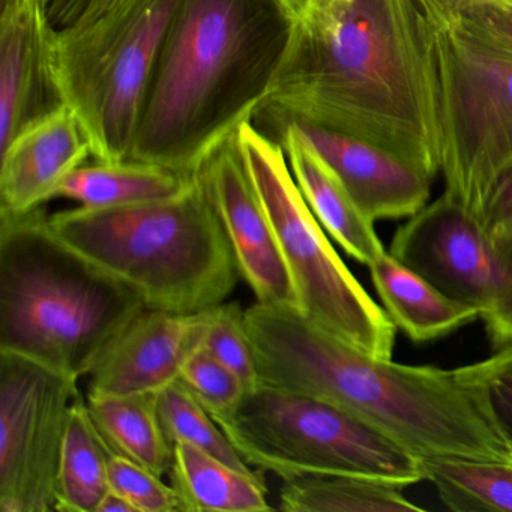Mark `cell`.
<instances>
[{
  "label": "cell",
  "instance_id": "6da1fadb",
  "mask_svg": "<svg viewBox=\"0 0 512 512\" xmlns=\"http://www.w3.org/2000/svg\"><path fill=\"white\" fill-rule=\"evenodd\" d=\"M257 116L365 140L436 178V40L418 0H313Z\"/></svg>",
  "mask_w": 512,
  "mask_h": 512
},
{
  "label": "cell",
  "instance_id": "7a4b0ae2",
  "mask_svg": "<svg viewBox=\"0 0 512 512\" xmlns=\"http://www.w3.org/2000/svg\"><path fill=\"white\" fill-rule=\"evenodd\" d=\"M260 383L352 413L416 457L512 463V443L466 367L398 364L350 346L298 305L245 310Z\"/></svg>",
  "mask_w": 512,
  "mask_h": 512
},
{
  "label": "cell",
  "instance_id": "3957f363",
  "mask_svg": "<svg viewBox=\"0 0 512 512\" xmlns=\"http://www.w3.org/2000/svg\"><path fill=\"white\" fill-rule=\"evenodd\" d=\"M290 26L278 0H179L128 161L193 175L262 109Z\"/></svg>",
  "mask_w": 512,
  "mask_h": 512
},
{
  "label": "cell",
  "instance_id": "277c9868",
  "mask_svg": "<svg viewBox=\"0 0 512 512\" xmlns=\"http://www.w3.org/2000/svg\"><path fill=\"white\" fill-rule=\"evenodd\" d=\"M55 235L146 308L197 314L226 301L241 277L199 178L184 193L127 208L49 214Z\"/></svg>",
  "mask_w": 512,
  "mask_h": 512
},
{
  "label": "cell",
  "instance_id": "5b68a950",
  "mask_svg": "<svg viewBox=\"0 0 512 512\" xmlns=\"http://www.w3.org/2000/svg\"><path fill=\"white\" fill-rule=\"evenodd\" d=\"M145 305L53 232L44 208L0 214V350L86 377Z\"/></svg>",
  "mask_w": 512,
  "mask_h": 512
},
{
  "label": "cell",
  "instance_id": "8992f818",
  "mask_svg": "<svg viewBox=\"0 0 512 512\" xmlns=\"http://www.w3.org/2000/svg\"><path fill=\"white\" fill-rule=\"evenodd\" d=\"M178 4L179 0H107L58 29L62 97L85 127L94 160H130Z\"/></svg>",
  "mask_w": 512,
  "mask_h": 512
},
{
  "label": "cell",
  "instance_id": "52a82bcc",
  "mask_svg": "<svg viewBox=\"0 0 512 512\" xmlns=\"http://www.w3.org/2000/svg\"><path fill=\"white\" fill-rule=\"evenodd\" d=\"M254 469L283 481L364 476L406 488L425 481L424 461L352 413L319 398L260 385L214 418Z\"/></svg>",
  "mask_w": 512,
  "mask_h": 512
},
{
  "label": "cell",
  "instance_id": "ba28073f",
  "mask_svg": "<svg viewBox=\"0 0 512 512\" xmlns=\"http://www.w3.org/2000/svg\"><path fill=\"white\" fill-rule=\"evenodd\" d=\"M238 140L292 278L299 310L350 346L392 359L397 328L332 247L296 185L281 143L253 121L238 128Z\"/></svg>",
  "mask_w": 512,
  "mask_h": 512
},
{
  "label": "cell",
  "instance_id": "9c48e42d",
  "mask_svg": "<svg viewBox=\"0 0 512 512\" xmlns=\"http://www.w3.org/2000/svg\"><path fill=\"white\" fill-rule=\"evenodd\" d=\"M431 25L443 193L481 218L512 167V58L451 26Z\"/></svg>",
  "mask_w": 512,
  "mask_h": 512
},
{
  "label": "cell",
  "instance_id": "30bf717a",
  "mask_svg": "<svg viewBox=\"0 0 512 512\" xmlns=\"http://www.w3.org/2000/svg\"><path fill=\"white\" fill-rule=\"evenodd\" d=\"M77 383L43 362L0 350V512L56 511Z\"/></svg>",
  "mask_w": 512,
  "mask_h": 512
},
{
  "label": "cell",
  "instance_id": "8fae6325",
  "mask_svg": "<svg viewBox=\"0 0 512 512\" xmlns=\"http://www.w3.org/2000/svg\"><path fill=\"white\" fill-rule=\"evenodd\" d=\"M389 254L481 319L496 305L502 275L484 223L445 193L395 232Z\"/></svg>",
  "mask_w": 512,
  "mask_h": 512
},
{
  "label": "cell",
  "instance_id": "7c38bea8",
  "mask_svg": "<svg viewBox=\"0 0 512 512\" xmlns=\"http://www.w3.org/2000/svg\"><path fill=\"white\" fill-rule=\"evenodd\" d=\"M194 173L217 211L239 275L256 302L298 305L271 221L245 166L238 130L217 143Z\"/></svg>",
  "mask_w": 512,
  "mask_h": 512
},
{
  "label": "cell",
  "instance_id": "4fadbf2b",
  "mask_svg": "<svg viewBox=\"0 0 512 512\" xmlns=\"http://www.w3.org/2000/svg\"><path fill=\"white\" fill-rule=\"evenodd\" d=\"M65 106L46 0H0V149Z\"/></svg>",
  "mask_w": 512,
  "mask_h": 512
},
{
  "label": "cell",
  "instance_id": "5bb4252c",
  "mask_svg": "<svg viewBox=\"0 0 512 512\" xmlns=\"http://www.w3.org/2000/svg\"><path fill=\"white\" fill-rule=\"evenodd\" d=\"M203 311L176 314L140 310L98 353L88 374V394L160 392L181 376L182 367L202 347Z\"/></svg>",
  "mask_w": 512,
  "mask_h": 512
},
{
  "label": "cell",
  "instance_id": "9a60e30c",
  "mask_svg": "<svg viewBox=\"0 0 512 512\" xmlns=\"http://www.w3.org/2000/svg\"><path fill=\"white\" fill-rule=\"evenodd\" d=\"M91 157L88 133L67 104L32 122L0 149V214L44 208Z\"/></svg>",
  "mask_w": 512,
  "mask_h": 512
},
{
  "label": "cell",
  "instance_id": "2e32d148",
  "mask_svg": "<svg viewBox=\"0 0 512 512\" xmlns=\"http://www.w3.org/2000/svg\"><path fill=\"white\" fill-rule=\"evenodd\" d=\"M296 125L373 221L400 220L421 211L433 178L373 143L314 125Z\"/></svg>",
  "mask_w": 512,
  "mask_h": 512
},
{
  "label": "cell",
  "instance_id": "e0dca14e",
  "mask_svg": "<svg viewBox=\"0 0 512 512\" xmlns=\"http://www.w3.org/2000/svg\"><path fill=\"white\" fill-rule=\"evenodd\" d=\"M278 140L305 202L325 232L362 265L370 266L386 253L374 223L353 199L332 167L292 122L277 124Z\"/></svg>",
  "mask_w": 512,
  "mask_h": 512
},
{
  "label": "cell",
  "instance_id": "ac0fdd59",
  "mask_svg": "<svg viewBox=\"0 0 512 512\" xmlns=\"http://www.w3.org/2000/svg\"><path fill=\"white\" fill-rule=\"evenodd\" d=\"M370 269L383 310L415 343L439 340L481 319L478 308L443 295L386 251Z\"/></svg>",
  "mask_w": 512,
  "mask_h": 512
},
{
  "label": "cell",
  "instance_id": "d6986e66",
  "mask_svg": "<svg viewBox=\"0 0 512 512\" xmlns=\"http://www.w3.org/2000/svg\"><path fill=\"white\" fill-rule=\"evenodd\" d=\"M169 476L179 511H272L262 470L244 472L188 443H175Z\"/></svg>",
  "mask_w": 512,
  "mask_h": 512
},
{
  "label": "cell",
  "instance_id": "ffe728a7",
  "mask_svg": "<svg viewBox=\"0 0 512 512\" xmlns=\"http://www.w3.org/2000/svg\"><path fill=\"white\" fill-rule=\"evenodd\" d=\"M157 394H86V406L112 454L163 478L172 469L175 445L161 424Z\"/></svg>",
  "mask_w": 512,
  "mask_h": 512
},
{
  "label": "cell",
  "instance_id": "44dd1931",
  "mask_svg": "<svg viewBox=\"0 0 512 512\" xmlns=\"http://www.w3.org/2000/svg\"><path fill=\"white\" fill-rule=\"evenodd\" d=\"M193 181L194 173L190 175L157 164L95 160L74 170L62 184L58 197L83 208H127L178 196Z\"/></svg>",
  "mask_w": 512,
  "mask_h": 512
},
{
  "label": "cell",
  "instance_id": "7402d4cb",
  "mask_svg": "<svg viewBox=\"0 0 512 512\" xmlns=\"http://www.w3.org/2000/svg\"><path fill=\"white\" fill-rule=\"evenodd\" d=\"M112 452L101 439L80 395L71 407L59 463L56 511L98 512L110 491Z\"/></svg>",
  "mask_w": 512,
  "mask_h": 512
},
{
  "label": "cell",
  "instance_id": "603a6c76",
  "mask_svg": "<svg viewBox=\"0 0 512 512\" xmlns=\"http://www.w3.org/2000/svg\"><path fill=\"white\" fill-rule=\"evenodd\" d=\"M280 509L287 512H422L403 488L377 479L340 473L283 481Z\"/></svg>",
  "mask_w": 512,
  "mask_h": 512
},
{
  "label": "cell",
  "instance_id": "cb8c5ba5",
  "mask_svg": "<svg viewBox=\"0 0 512 512\" xmlns=\"http://www.w3.org/2000/svg\"><path fill=\"white\" fill-rule=\"evenodd\" d=\"M424 470L425 481L452 511L512 512V463L431 458L424 460Z\"/></svg>",
  "mask_w": 512,
  "mask_h": 512
},
{
  "label": "cell",
  "instance_id": "d4e9b609",
  "mask_svg": "<svg viewBox=\"0 0 512 512\" xmlns=\"http://www.w3.org/2000/svg\"><path fill=\"white\" fill-rule=\"evenodd\" d=\"M158 415L170 442L196 446L244 472H257L239 454L214 416L176 380L157 394Z\"/></svg>",
  "mask_w": 512,
  "mask_h": 512
},
{
  "label": "cell",
  "instance_id": "484cf974",
  "mask_svg": "<svg viewBox=\"0 0 512 512\" xmlns=\"http://www.w3.org/2000/svg\"><path fill=\"white\" fill-rule=\"evenodd\" d=\"M502 275L496 305L481 319L493 350L512 346V167L500 178L481 217Z\"/></svg>",
  "mask_w": 512,
  "mask_h": 512
},
{
  "label": "cell",
  "instance_id": "4316f807",
  "mask_svg": "<svg viewBox=\"0 0 512 512\" xmlns=\"http://www.w3.org/2000/svg\"><path fill=\"white\" fill-rule=\"evenodd\" d=\"M206 331L202 349L226 365L253 391L260 383L256 353L248 335L245 310L236 302H221L203 311Z\"/></svg>",
  "mask_w": 512,
  "mask_h": 512
},
{
  "label": "cell",
  "instance_id": "83f0119b",
  "mask_svg": "<svg viewBox=\"0 0 512 512\" xmlns=\"http://www.w3.org/2000/svg\"><path fill=\"white\" fill-rule=\"evenodd\" d=\"M179 380L214 418L232 412L248 392L230 368L202 347L187 359Z\"/></svg>",
  "mask_w": 512,
  "mask_h": 512
},
{
  "label": "cell",
  "instance_id": "f1b7e54d",
  "mask_svg": "<svg viewBox=\"0 0 512 512\" xmlns=\"http://www.w3.org/2000/svg\"><path fill=\"white\" fill-rule=\"evenodd\" d=\"M110 490L124 497L136 512H178L179 500L172 485L161 476L119 455H110Z\"/></svg>",
  "mask_w": 512,
  "mask_h": 512
},
{
  "label": "cell",
  "instance_id": "f546056e",
  "mask_svg": "<svg viewBox=\"0 0 512 512\" xmlns=\"http://www.w3.org/2000/svg\"><path fill=\"white\" fill-rule=\"evenodd\" d=\"M464 367L484 391L497 424L512 443V346L494 350L488 358Z\"/></svg>",
  "mask_w": 512,
  "mask_h": 512
},
{
  "label": "cell",
  "instance_id": "4dcf8cb0",
  "mask_svg": "<svg viewBox=\"0 0 512 512\" xmlns=\"http://www.w3.org/2000/svg\"><path fill=\"white\" fill-rule=\"evenodd\" d=\"M428 20L451 26L482 46L512 58V11L502 8H470L443 19Z\"/></svg>",
  "mask_w": 512,
  "mask_h": 512
},
{
  "label": "cell",
  "instance_id": "1f68e13d",
  "mask_svg": "<svg viewBox=\"0 0 512 512\" xmlns=\"http://www.w3.org/2000/svg\"><path fill=\"white\" fill-rule=\"evenodd\" d=\"M428 19H443L470 8H502L512 11V0H418Z\"/></svg>",
  "mask_w": 512,
  "mask_h": 512
},
{
  "label": "cell",
  "instance_id": "d6a6232c",
  "mask_svg": "<svg viewBox=\"0 0 512 512\" xmlns=\"http://www.w3.org/2000/svg\"><path fill=\"white\" fill-rule=\"evenodd\" d=\"M106 2L107 0H47L46 4L53 25L56 29H62Z\"/></svg>",
  "mask_w": 512,
  "mask_h": 512
},
{
  "label": "cell",
  "instance_id": "836d02e7",
  "mask_svg": "<svg viewBox=\"0 0 512 512\" xmlns=\"http://www.w3.org/2000/svg\"><path fill=\"white\" fill-rule=\"evenodd\" d=\"M136 512L130 502L119 496L115 491L110 490L101 502L98 512Z\"/></svg>",
  "mask_w": 512,
  "mask_h": 512
},
{
  "label": "cell",
  "instance_id": "e575fe53",
  "mask_svg": "<svg viewBox=\"0 0 512 512\" xmlns=\"http://www.w3.org/2000/svg\"><path fill=\"white\" fill-rule=\"evenodd\" d=\"M278 2L286 11L287 16L292 19V22L301 17L308 10V7L313 4V0H278Z\"/></svg>",
  "mask_w": 512,
  "mask_h": 512
},
{
  "label": "cell",
  "instance_id": "d590c367",
  "mask_svg": "<svg viewBox=\"0 0 512 512\" xmlns=\"http://www.w3.org/2000/svg\"><path fill=\"white\" fill-rule=\"evenodd\" d=\"M46 2H47V0H46Z\"/></svg>",
  "mask_w": 512,
  "mask_h": 512
}]
</instances>
